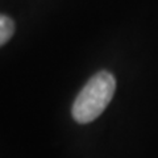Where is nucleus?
Segmentation results:
<instances>
[{
    "instance_id": "obj_2",
    "label": "nucleus",
    "mask_w": 158,
    "mask_h": 158,
    "mask_svg": "<svg viewBox=\"0 0 158 158\" xmlns=\"http://www.w3.org/2000/svg\"><path fill=\"white\" fill-rule=\"evenodd\" d=\"M15 33V23L8 16L0 15V46L7 44Z\"/></svg>"
},
{
    "instance_id": "obj_1",
    "label": "nucleus",
    "mask_w": 158,
    "mask_h": 158,
    "mask_svg": "<svg viewBox=\"0 0 158 158\" xmlns=\"http://www.w3.org/2000/svg\"><path fill=\"white\" fill-rule=\"evenodd\" d=\"M116 90V79L110 71L102 70L88 79L77 95L71 108L78 124H88L103 113Z\"/></svg>"
}]
</instances>
